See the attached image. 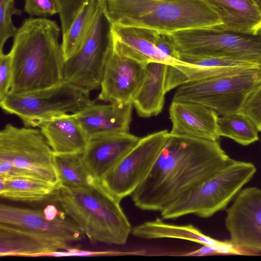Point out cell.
<instances>
[{
	"label": "cell",
	"mask_w": 261,
	"mask_h": 261,
	"mask_svg": "<svg viewBox=\"0 0 261 261\" xmlns=\"http://www.w3.org/2000/svg\"><path fill=\"white\" fill-rule=\"evenodd\" d=\"M185 65H168L166 79L168 92L189 82L243 72L261 67V62L233 57L179 55Z\"/></svg>",
	"instance_id": "5bb4252c"
},
{
	"label": "cell",
	"mask_w": 261,
	"mask_h": 261,
	"mask_svg": "<svg viewBox=\"0 0 261 261\" xmlns=\"http://www.w3.org/2000/svg\"><path fill=\"white\" fill-rule=\"evenodd\" d=\"M59 7L61 33L67 31L82 7L87 0H56Z\"/></svg>",
	"instance_id": "f546056e"
},
{
	"label": "cell",
	"mask_w": 261,
	"mask_h": 261,
	"mask_svg": "<svg viewBox=\"0 0 261 261\" xmlns=\"http://www.w3.org/2000/svg\"><path fill=\"white\" fill-rule=\"evenodd\" d=\"M225 223L235 247L261 251V189L241 191L226 210Z\"/></svg>",
	"instance_id": "4fadbf2b"
},
{
	"label": "cell",
	"mask_w": 261,
	"mask_h": 261,
	"mask_svg": "<svg viewBox=\"0 0 261 261\" xmlns=\"http://www.w3.org/2000/svg\"><path fill=\"white\" fill-rule=\"evenodd\" d=\"M156 33V30L150 29L110 24L113 48L121 56L144 65L151 62L186 65L169 58L158 48Z\"/></svg>",
	"instance_id": "2e32d148"
},
{
	"label": "cell",
	"mask_w": 261,
	"mask_h": 261,
	"mask_svg": "<svg viewBox=\"0 0 261 261\" xmlns=\"http://www.w3.org/2000/svg\"><path fill=\"white\" fill-rule=\"evenodd\" d=\"M53 200L92 244L124 245L132 231L120 201L112 197L97 182L79 188L59 184Z\"/></svg>",
	"instance_id": "277c9868"
},
{
	"label": "cell",
	"mask_w": 261,
	"mask_h": 261,
	"mask_svg": "<svg viewBox=\"0 0 261 261\" xmlns=\"http://www.w3.org/2000/svg\"><path fill=\"white\" fill-rule=\"evenodd\" d=\"M82 153H54V164L60 185L79 188L97 182L85 166Z\"/></svg>",
	"instance_id": "484cf974"
},
{
	"label": "cell",
	"mask_w": 261,
	"mask_h": 261,
	"mask_svg": "<svg viewBox=\"0 0 261 261\" xmlns=\"http://www.w3.org/2000/svg\"><path fill=\"white\" fill-rule=\"evenodd\" d=\"M38 127L54 153L83 152L89 140L74 114L54 118Z\"/></svg>",
	"instance_id": "603a6c76"
},
{
	"label": "cell",
	"mask_w": 261,
	"mask_h": 261,
	"mask_svg": "<svg viewBox=\"0 0 261 261\" xmlns=\"http://www.w3.org/2000/svg\"><path fill=\"white\" fill-rule=\"evenodd\" d=\"M112 48L110 24L98 0L93 21L83 44L65 62L64 80L90 92L100 89Z\"/></svg>",
	"instance_id": "9c48e42d"
},
{
	"label": "cell",
	"mask_w": 261,
	"mask_h": 261,
	"mask_svg": "<svg viewBox=\"0 0 261 261\" xmlns=\"http://www.w3.org/2000/svg\"><path fill=\"white\" fill-rule=\"evenodd\" d=\"M218 126L220 137L228 138L243 146L259 139L257 128L242 112L221 115L218 118Z\"/></svg>",
	"instance_id": "83f0119b"
},
{
	"label": "cell",
	"mask_w": 261,
	"mask_h": 261,
	"mask_svg": "<svg viewBox=\"0 0 261 261\" xmlns=\"http://www.w3.org/2000/svg\"><path fill=\"white\" fill-rule=\"evenodd\" d=\"M171 36L179 55L240 57L261 62V35L199 28L176 31Z\"/></svg>",
	"instance_id": "30bf717a"
},
{
	"label": "cell",
	"mask_w": 261,
	"mask_h": 261,
	"mask_svg": "<svg viewBox=\"0 0 261 261\" xmlns=\"http://www.w3.org/2000/svg\"><path fill=\"white\" fill-rule=\"evenodd\" d=\"M90 91L65 80L48 88L22 94L8 93L1 100L5 112L17 116L26 127H39L61 116L76 114L94 101Z\"/></svg>",
	"instance_id": "8992f818"
},
{
	"label": "cell",
	"mask_w": 261,
	"mask_h": 261,
	"mask_svg": "<svg viewBox=\"0 0 261 261\" xmlns=\"http://www.w3.org/2000/svg\"><path fill=\"white\" fill-rule=\"evenodd\" d=\"M145 72V65L121 56L112 46L98 99L109 103H132L142 84Z\"/></svg>",
	"instance_id": "9a60e30c"
},
{
	"label": "cell",
	"mask_w": 261,
	"mask_h": 261,
	"mask_svg": "<svg viewBox=\"0 0 261 261\" xmlns=\"http://www.w3.org/2000/svg\"><path fill=\"white\" fill-rule=\"evenodd\" d=\"M59 188V183L24 176L0 178L2 198L23 202H40L54 199Z\"/></svg>",
	"instance_id": "cb8c5ba5"
},
{
	"label": "cell",
	"mask_w": 261,
	"mask_h": 261,
	"mask_svg": "<svg viewBox=\"0 0 261 261\" xmlns=\"http://www.w3.org/2000/svg\"><path fill=\"white\" fill-rule=\"evenodd\" d=\"M168 64L151 62L145 65L142 84L133 100L138 115L148 118L156 116L163 108L166 94V77Z\"/></svg>",
	"instance_id": "7402d4cb"
},
{
	"label": "cell",
	"mask_w": 261,
	"mask_h": 261,
	"mask_svg": "<svg viewBox=\"0 0 261 261\" xmlns=\"http://www.w3.org/2000/svg\"><path fill=\"white\" fill-rule=\"evenodd\" d=\"M98 0H87L69 29L62 35L61 42L65 61L72 57L83 44L92 25Z\"/></svg>",
	"instance_id": "4316f807"
},
{
	"label": "cell",
	"mask_w": 261,
	"mask_h": 261,
	"mask_svg": "<svg viewBox=\"0 0 261 261\" xmlns=\"http://www.w3.org/2000/svg\"><path fill=\"white\" fill-rule=\"evenodd\" d=\"M169 136L166 129L140 138L98 184L118 201L130 196L151 170Z\"/></svg>",
	"instance_id": "8fae6325"
},
{
	"label": "cell",
	"mask_w": 261,
	"mask_h": 261,
	"mask_svg": "<svg viewBox=\"0 0 261 261\" xmlns=\"http://www.w3.org/2000/svg\"><path fill=\"white\" fill-rule=\"evenodd\" d=\"M223 22L221 31L251 36L261 33V0H206Z\"/></svg>",
	"instance_id": "44dd1931"
},
{
	"label": "cell",
	"mask_w": 261,
	"mask_h": 261,
	"mask_svg": "<svg viewBox=\"0 0 261 261\" xmlns=\"http://www.w3.org/2000/svg\"><path fill=\"white\" fill-rule=\"evenodd\" d=\"M261 85V69L189 82L178 87L173 100L198 103L219 115L242 112L249 95Z\"/></svg>",
	"instance_id": "ba28073f"
},
{
	"label": "cell",
	"mask_w": 261,
	"mask_h": 261,
	"mask_svg": "<svg viewBox=\"0 0 261 261\" xmlns=\"http://www.w3.org/2000/svg\"><path fill=\"white\" fill-rule=\"evenodd\" d=\"M110 24L172 34L199 28L219 29L223 22L206 0H100Z\"/></svg>",
	"instance_id": "3957f363"
},
{
	"label": "cell",
	"mask_w": 261,
	"mask_h": 261,
	"mask_svg": "<svg viewBox=\"0 0 261 261\" xmlns=\"http://www.w3.org/2000/svg\"><path fill=\"white\" fill-rule=\"evenodd\" d=\"M132 233L134 236L141 239H179L202 245H208L216 247L222 242L205 235L193 225H176L168 224L158 218L153 221H147L135 227Z\"/></svg>",
	"instance_id": "d4e9b609"
},
{
	"label": "cell",
	"mask_w": 261,
	"mask_h": 261,
	"mask_svg": "<svg viewBox=\"0 0 261 261\" xmlns=\"http://www.w3.org/2000/svg\"><path fill=\"white\" fill-rule=\"evenodd\" d=\"M171 135L218 141V114L201 104L186 101L172 100L169 107Z\"/></svg>",
	"instance_id": "ac0fdd59"
},
{
	"label": "cell",
	"mask_w": 261,
	"mask_h": 261,
	"mask_svg": "<svg viewBox=\"0 0 261 261\" xmlns=\"http://www.w3.org/2000/svg\"><path fill=\"white\" fill-rule=\"evenodd\" d=\"M256 171L251 163L231 159L199 185L161 212L164 219L193 214L206 218L224 210Z\"/></svg>",
	"instance_id": "5b68a950"
},
{
	"label": "cell",
	"mask_w": 261,
	"mask_h": 261,
	"mask_svg": "<svg viewBox=\"0 0 261 261\" xmlns=\"http://www.w3.org/2000/svg\"><path fill=\"white\" fill-rule=\"evenodd\" d=\"M218 254L217 247L215 246L203 245L202 247L194 251L185 254V256H201Z\"/></svg>",
	"instance_id": "836d02e7"
},
{
	"label": "cell",
	"mask_w": 261,
	"mask_h": 261,
	"mask_svg": "<svg viewBox=\"0 0 261 261\" xmlns=\"http://www.w3.org/2000/svg\"><path fill=\"white\" fill-rule=\"evenodd\" d=\"M231 159L218 141L169 134L151 170L130 195L132 201L141 210L161 212Z\"/></svg>",
	"instance_id": "6da1fadb"
},
{
	"label": "cell",
	"mask_w": 261,
	"mask_h": 261,
	"mask_svg": "<svg viewBox=\"0 0 261 261\" xmlns=\"http://www.w3.org/2000/svg\"><path fill=\"white\" fill-rule=\"evenodd\" d=\"M216 247L218 254H241L230 241H222Z\"/></svg>",
	"instance_id": "e575fe53"
},
{
	"label": "cell",
	"mask_w": 261,
	"mask_h": 261,
	"mask_svg": "<svg viewBox=\"0 0 261 261\" xmlns=\"http://www.w3.org/2000/svg\"><path fill=\"white\" fill-rule=\"evenodd\" d=\"M24 12L31 16L47 18L59 13L56 0H24Z\"/></svg>",
	"instance_id": "4dcf8cb0"
},
{
	"label": "cell",
	"mask_w": 261,
	"mask_h": 261,
	"mask_svg": "<svg viewBox=\"0 0 261 261\" xmlns=\"http://www.w3.org/2000/svg\"><path fill=\"white\" fill-rule=\"evenodd\" d=\"M12 75V56L0 53V100L10 92Z\"/></svg>",
	"instance_id": "d6a6232c"
},
{
	"label": "cell",
	"mask_w": 261,
	"mask_h": 261,
	"mask_svg": "<svg viewBox=\"0 0 261 261\" xmlns=\"http://www.w3.org/2000/svg\"><path fill=\"white\" fill-rule=\"evenodd\" d=\"M69 247L68 243L0 223L1 257H44L49 253Z\"/></svg>",
	"instance_id": "ffe728a7"
},
{
	"label": "cell",
	"mask_w": 261,
	"mask_h": 261,
	"mask_svg": "<svg viewBox=\"0 0 261 261\" xmlns=\"http://www.w3.org/2000/svg\"><path fill=\"white\" fill-rule=\"evenodd\" d=\"M65 214V213H64ZM53 205L34 210L1 204L0 223L29 230L69 243L85 236L77 225Z\"/></svg>",
	"instance_id": "7c38bea8"
},
{
	"label": "cell",
	"mask_w": 261,
	"mask_h": 261,
	"mask_svg": "<svg viewBox=\"0 0 261 261\" xmlns=\"http://www.w3.org/2000/svg\"><path fill=\"white\" fill-rule=\"evenodd\" d=\"M54 154L40 128L7 124L0 132V161L11 165L7 177L24 176L59 183Z\"/></svg>",
	"instance_id": "52a82bcc"
},
{
	"label": "cell",
	"mask_w": 261,
	"mask_h": 261,
	"mask_svg": "<svg viewBox=\"0 0 261 261\" xmlns=\"http://www.w3.org/2000/svg\"><path fill=\"white\" fill-rule=\"evenodd\" d=\"M242 113L253 123L261 132V85L254 90L246 99Z\"/></svg>",
	"instance_id": "1f68e13d"
},
{
	"label": "cell",
	"mask_w": 261,
	"mask_h": 261,
	"mask_svg": "<svg viewBox=\"0 0 261 261\" xmlns=\"http://www.w3.org/2000/svg\"><path fill=\"white\" fill-rule=\"evenodd\" d=\"M21 13L15 7V0H0V53L3 52L6 41L13 37L17 31L12 21L13 16Z\"/></svg>",
	"instance_id": "f1b7e54d"
},
{
	"label": "cell",
	"mask_w": 261,
	"mask_h": 261,
	"mask_svg": "<svg viewBox=\"0 0 261 261\" xmlns=\"http://www.w3.org/2000/svg\"><path fill=\"white\" fill-rule=\"evenodd\" d=\"M259 34L261 35V33Z\"/></svg>",
	"instance_id": "d590c367"
},
{
	"label": "cell",
	"mask_w": 261,
	"mask_h": 261,
	"mask_svg": "<svg viewBox=\"0 0 261 261\" xmlns=\"http://www.w3.org/2000/svg\"><path fill=\"white\" fill-rule=\"evenodd\" d=\"M133 103H92L74 114L85 133L90 139L96 137L129 133Z\"/></svg>",
	"instance_id": "d6986e66"
},
{
	"label": "cell",
	"mask_w": 261,
	"mask_h": 261,
	"mask_svg": "<svg viewBox=\"0 0 261 261\" xmlns=\"http://www.w3.org/2000/svg\"><path fill=\"white\" fill-rule=\"evenodd\" d=\"M61 28L45 18L25 19L13 37L11 94L50 87L63 80L65 59L59 38Z\"/></svg>",
	"instance_id": "7a4b0ae2"
},
{
	"label": "cell",
	"mask_w": 261,
	"mask_h": 261,
	"mask_svg": "<svg viewBox=\"0 0 261 261\" xmlns=\"http://www.w3.org/2000/svg\"><path fill=\"white\" fill-rule=\"evenodd\" d=\"M140 139L129 133L91 138L82 153L83 163L97 182L138 143Z\"/></svg>",
	"instance_id": "e0dca14e"
}]
</instances>
